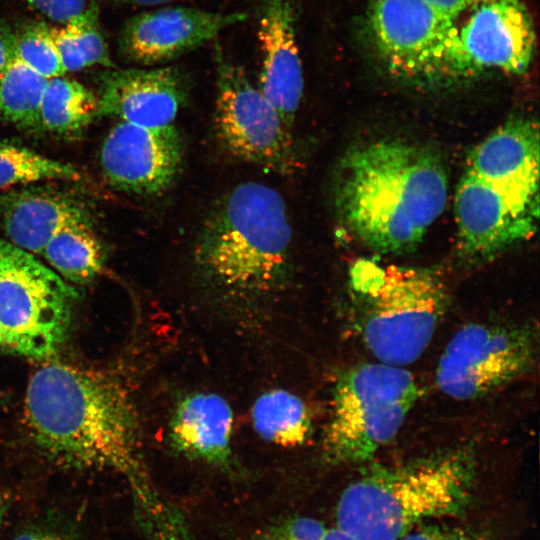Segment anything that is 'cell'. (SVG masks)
<instances>
[{
	"mask_svg": "<svg viewBox=\"0 0 540 540\" xmlns=\"http://www.w3.org/2000/svg\"><path fill=\"white\" fill-rule=\"evenodd\" d=\"M24 406L33 439L52 461L116 471L140 499L148 496L135 407L116 379L71 364L46 363L31 376Z\"/></svg>",
	"mask_w": 540,
	"mask_h": 540,
	"instance_id": "6da1fadb",
	"label": "cell"
},
{
	"mask_svg": "<svg viewBox=\"0 0 540 540\" xmlns=\"http://www.w3.org/2000/svg\"><path fill=\"white\" fill-rule=\"evenodd\" d=\"M448 177L432 148L379 139L350 148L340 159L334 206L342 225L382 254L412 251L445 209Z\"/></svg>",
	"mask_w": 540,
	"mask_h": 540,
	"instance_id": "7a4b0ae2",
	"label": "cell"
},
{
	"mask_svg": "<svg viewBox=\"0 0 540 540\" xmlns=\"http://www.w3.org/2000/svg\"><path fill=\"white\" fill-rule=\"evenodd\" d=\"M192 260L203 282L226 296L282 290L292 276L293 232L281 194L260 182L235 186L205 218Z\"/></svg>",
	"mask_w": 540,
	"mask_h": 540,
	"instance_id": "3957f363",
	"label": "cell"
},
{
	"mask_svg": "<svg viewBox=\"0 0 540 540\" xmlns=\"http://www.w3.org/2000/svg\"><path fill=\"white\" fill-rule=\"evenodd\" d=\"M475 480L467 448L370 466L341 494L337 527L356 540H400L420 525L462 515Z\"/></svg>",
	"mask_w": 540,
	"mask_h": 540,
	"instance_id": "277c9868",
	"label": "cell"
},
{
	"mask_svg": "<svg viewBox=\"0 0 540 540\" xmlns=\"http://www.w3.org/2000/svg\"><path fill=\"white\" fill-rule=\"evenodd\" d=\"M350 286L363 307L361 334L381 363L404 367L429 346L448 305L444 282L431 269L356 261Z\"/></svg>",
	"mask_w": 540,
	"mask_h": 540,
	"instance_id": "5b68a950",
	"label": "cell"
},
{
	"mask_svg": "<svg viewBox=\"0 0 540 540\" xmlns=\"http://www.w3.org/2000/svg\"><path fill=\"white\" fill-rule=\"evenodd\" d=\"M420 393L414 376L400 366L365 363L344 371L333 388L325 458L334 464L371 460L397 435Z\"/></svg>",
	"mask_w": 540,
	"mask_h": 540,
	"instance_id": "8992f818",
	"label": "cell"
},
{
	"mask_svg": "<svg viewBox=\"0 0 540 540\" xmlns=\"http://www.w3.org/2000/svg\"><path fill=\"white\" fill-rule=\"evenodd\" d=\"M533 19L522 0H489L454 22L420 87H448L491 73L521 74L535 48Z\"/></svg>",
	"mask_w": 540,
	"mask_h": 540,
	"instance_id": "52a82bcc",
	"label": "cell"
},
{
	"mask_svg": "<svg viewBox=\"0 0 540 540\" xmlns=\"http://www.w3.org/2000/svg\"><path fill=\"white\" fill-rule=\"evenodd\" d=\"M78 294L32 254L0 238V332L19 355L50 357L66 339Z\"/></svg>",
	"mask_w": 540,
	"mask_h": 540,
	"instance_id": "ba28073f",
	"label": "cell"
},
{
	"mask_svg": "<svg viewBox=\"0 0 540 540\" xmlns=\"http://www.w3.org/2000/svg\"><path fill=\"white\" fill-rule=\"evenodd\" d=\"M214 124L221 145L235 158L280 175L296 166L291 130L244 70L216 44Z\"/></svg>",
	"mask_w": 540,
	"mask_h": 540,
	"instance_id": "9c48e42d",
	"label": "cell"
},
{
	"mask_svg": "<svg viewBox=\"0 0 540 540\" xmlns=\"http://www.w3.org/2000/svg\"><path fill=\"white\" fill-rule=\"evenodd\" d=\"M536 356L533 326L468 324L445 347L436 369V384L453 399H478L525 375Z\"/></svg>",
	"mask_w": 540,
	"mask_h": 540,
	"instance_id": "30bf717a",
	"label": "cell"
},
{
	"mask_svg": "<svg viewBox=\"0 0 540 540\" xmlns=\"http://www.w3.org/2000/svg\"><path fill=\"white\" fill-rule=\"evenodd\" d=\"M454 207L460 252L467 259L484 261L536 231L539 185L494 183L465 171Z\"/></svg>",
	"mask_w": 540,
	"mask_h": 540,
	"instance_id": "8fae6325",
	"label": "cell"
},
{
	"mask_svg": "<svg viewBox=\"0 0 540 540\" xmlns=\"http://www.w3.org/2000/svg\"><path fill=\"white\" fill-rule=\"evenodd\" d=\"M456 19L427 0H373L368 27L390 74L419 85L437 59Z\"/></svg>",
	"mask_w": 540,
	"mask_h": 540,
	"instance_id": "7c38bea8",
	"label": "cell"
},
{
	"mask_svg": "<svg viewBox=\"0 0 540 540\" xmlns=\"http://www.w3.org/2000/svg\"><path fill=\"white\" fill-rule=\"evenodd\" d=\"M183 155L182 137L173 124L143 127L120 121L103 140L100 164L115 189L157 196L178 178Z\"/></svg>",
	"mask_w": 540,
	"mask_h": 540,
	"instance_id": "4fadbf2b",
	"label": "cell"
},
{
	"mask_svg": "<svg viewBox=\"0 0 540 540\" xmlns=\"http://www.w3.org/2000/svg\"><path fill=\"white\" fill-rule=\"evenodd\" d=\"M246 18L244 12L218 13L181 6L146 11L125 23L120 51L129 61L142 65L170 62Z\"/></svg>",
	"mask_w": 540,
	"mask_h": 540,
	"instance_id": "5bb4252c",
	"label": "cell"
},
{
	"mask_svg": "<svg viewBox=\"0 0 540 540\" xmlns=\"http://www.w3.org/2000/svg\"><path fill=\"white\" fill-rule=\"evenodd\" d=\"M187 97L188 80L178 67L117 69L102 77L98 116L161 127L172 124Z\"/></svg>",
	"mask_w": 540,
	"mask_h": 540,
	"instance_id": "9a60e30c",
	"label": "cell"
},
{
	"mask_svg": "<svg viewBox=\"0 0 540 540\" xmlns=\"http://www.w3.org/2000/svg\"><path fill=\"white\" fill-rule=\"evenodd\" d=\"M296 0H261L258 37L262 66L258 89L292 129L302 99L304 78L297 43Z\"/></svg>",
	"mask_w": 540,
	"mask_h": 540,
	"instance_id": "2e32d148",
	"label": "cell"
},
{
	"mask_svg": "<svg viewBox=\"0 0 540 540\" xmlns=\"http://www.w3.org/2000/svg\"><path fill=\"white\" fill-rule=\"evenodd\" d=\"M82 221H90L83 203L57 189L29 186L0 193V227L8 242L30 254H41L59 230Z\"/></svg>",
	"mask_w": 540,
	"mask_h": 540,
	"instance_id": "e0dca14e",
	"label": "cell"
},
{
	"mask_svg": "<svg viewBox=\"0 0 540 540\" xmlns=\"http://www.w3.org/2000/svg\"><path fill=\"white\" fill-rule=\"evenodd\" d=\"M234 414L217 393L193 392L176 404L169 423V440L179 454L219 468L234 464Z\"/></svg>",
	"mask_w": 540,
	"mask_h": 540,
	"instance_id": "ac0fdd59",
	"label": "cell"
},
{
	"mask_svg": "<svg viewBox=\"0 0 540 540\" xmlns=\"http://www.w3.org/2000/svg\"><path fill=\"white\" fill-rule=\"evenodd\" d=\"M539 139L537 122L509 119L474 147L465 171L494 183L539 185Z\"/></svg>",
	"mask_w": 540,
	"mask_h": 540,
	"instance_id": "d6986e66",
	"label": "cell"
},
{
	"mask_svg": "<svg viewBox=\"0 0 540 540\" xmlns=\"http://www.w3.org/2000/svg\"><path fill=\"white\" fill-rule=\"evenodd\" d=\"M68 283L85 285L102 271L105 254L91 221L65 226L45 245L41 254Z\"/></svg>",
	"mask_w": 540,
	"mask_h": 540,
	"instance_id": "ffe728a7",
	"label": "cell"
},
{
	"mask_svg": "<svg viewBox=\"0 0 540 540\" xmlns=\"http://www.w3.org/2000/svg\"><path fill=\"white\" fill-rule=\"evenodd\" d=\"M251 419L265 441L285 448L303 445L310 437L312 420L305 402L285 389H271L253 403Z\"/></svg>",
	"mask_w": 540,
	"mask_h": 540,
	"instance_id": "44dd1931",
	"label": "cell"
},
{
	"mask_svg": "<svg viewBox=\"0 0 540 540\" xmlns=\"http://www.w3.org/2000/svg\"><path fill=\"white\" fill-rule=\"evenodd\" d=\"M98 116V98L81 83L48 79L40 107L42 130L62 136L81 133Z\"/></svg>",
	"mask_w": 540,
	"mask_h": 540,
	"instance_id": "7402d4cb",
	"label": "cell"
},
{
	"mask_svg": "<svg viewBox=\"0 0 540 540\" xmlns=\"http://www.w3.org/2000/svg\"><path fill=\"white\" fill-rule=\"evenodd\" d=\"M94 2L62 26L50 27L64 71H79L97 64L110 66L108 46L101 32Z\"/></svg>",
	"mask_w": 540,
	"mask_h": 540,
	"instance_id": "603a6c76",
	"label": "cell"
},
{
	"mask_svg": "<svg viewBox=\"0 0 540 540\" xmlns=\"http://www.w3.org/2000/svg\"><path fill=\"white\" fill-rule=\"evenodd\" d=\"M47 82L14 55L0 81V117L19 129L41 131L40 107Z\"/></svg>",
	"mask_w": 540,
	"mask_h": 540,
	"instance_id": "cb8c5ba5",
	"label": "cell"
},
{
	"mask_svg": "<svg viewBox=\"0 0 540 540\" xmlns=\"http://www.w3.org/2000/svg\"><path fill=\"white\" fill-rule=\"evenodd\" d=\"M82 174L71 164L25 146L0 141V190L44 181H77Z\"/></svg>",
	"mask_w": 540,
	"mask_h": 540,
	"instance_id": "d4e9b609",
	"label": "cell"
},
{
	"mask_svg": "<svg viewBox=\"0 0 540 540\" xmlns=\"http://www.w3.org/2000/svg\"><path fill=\"white\" fill-rule=\"evenodd\" d=\"M12 38L14 55L40 75L51 79L65 73L50 27L45 23L29 22Z\"/></svg>",
	"mask_w": 540,
	"mask_h": 540,
	"instance_id": "484cf974",
	"label": "cell"
},
{
	"mask_svg": "<svg viewBox=\"0 0 540 540\" xmlns=\"http://www.w3.org/2000/svg\"><path fill=\"white\" fill-rule=\"evenodd\" d=\"M400 540H488L482 533L467 526L443 520L425 523Z\"/></svg>",
	"mask_w": 540,
	"mask_h": 540,
	"instance_id": "4316f807",
	"label": "cell"
},
{
	"mask_svg": "<svg viewBox=\"0 0 540 540\" xmlns=\"http://www.w3.org/2000/svg\"><path fill=\"white\" fill-rule=\"evenodd\" d=\"M326 529L316 519L297 518L276 528L268 540H321Z\"/></svg>",
	"mask_w": 540,
	"mask_h": 540,
	"instance_id": "83f0119b",
	"label": "cell"
},
{
	"mask_svg": "<svg viewBox=\"0 0 540 540\" xmlns=\"http://www.w3.org/2000/svg\"><path fill=\"white\" fill-rule=\"evenodd\" d=\"M50 20L66 23L79 15L89 4L88 0H24Z\"/></svg>",
	"mask_w": 540,
	"mask_h": 540,
	"instance_id": "f1b7e54d",
	"label": "cell"
},
{
	"mask_svg": "<svg viewBox=\"0 0 540 540\" xmlns=\"http://www.w3.org/2000/svg\"><path fill=\"white\" fill-rule=\"evenodd\" d=\"M442 13L457 19L470 8L489 0H427Z\"/></svg>",
	"mask_w": 540,
	"mask_h": 540,
	"instance_id": "f546056e",
	"label": "cell"
},
{
	"mask_svg": "<svg viewBox=\"0 0 540 540\" xmlns=\"http://www.w3.org/2000/svg\"><path fill=\"white\" fill-rule=\"evenodd\" d=\"M14 57L12 35L0 32V81Z\"/></svg>",
	"mask_w": 540,
	"mask_h": 540,
	"instance_id": "4dcf8cb0",
	"label": "cell"
},
{
	"mask_svg": "<svg viewBox=\"0 0 540 540\" xmlns=\"http://www.w3.org/2000/svg\"><path fill=\"white\" fill-rule=\"evenodd\" d=\"M13 540H67L62 536L44 530H28L17 535Z\"/></svg>",
	"mask_w": 540,
	"mask_h": 540,
	"instance_id": "1f68e13d",
	"label": "cell"
},
{
	"mask_svg": "<svg viewBox=\"0 0 540 540\" xmlns=\"http://www.w3.org/2000/svg\"><path fill=\"white\" fill-rule=\"evenodd\" d=\"M321 540H356L340 528H327Z\"/></svg>",
	"mask_w": 540,
	"mask_h": 540,
	"instance_id": "d6a6232c",
	"label": "cell"
},
{
	"mask_svg": "<svg viewBox=\"0 0 540 540\" xmlns=\"http://www.w3.org/2000/svg\"><path fill=\"white\" fill-rule=\"evenodd\" d=\"M121 4L139 5V6H154L163 3H168L175 0H115Z\"/></svg>",
	"mask_w": 540,
	"mask_h": 540,
	"instance_id": "836d02e7",
	"label": "cell"
},
{
	"mask_svg": "<svg viewBox=\"0 0 540 540\" xmlns=\"http://www.w3.org/2000/svg\"><path fill=\"white\" fill-rule=\"evenodd\" d=\"M6 510H7V503L4 497L0 494V519L4 518Z\"/></svg>",
	"mask_w": 540,
	"mask_h": 540,
	"instance_id": "e575fe53",
	"label": "cell"
},
{
	"mask_svg": "<svg viewBox=\"0 0 540 540\" xmlns=\"http://www.w3.org/2000/svg\"><path fill=\"white\" fill-rule=\"evenodd\" d=\"M0 347H4L3 338L0 332Z\"/></svg>",
	"mask_w": 540,
	"mask_h": 540,
	"instance_id": "d590c367",
	"label": "cell"
},
{
	"mask_svg": "<svg viewBox=\"0 0 540 540\" xmlns=\"http://www.w3.org/2000/svg\"><path fill=\"white\" fill-rule=\"evenodd\" d=\"M3 400H4V398L2 396H0V406L3 404Z\"/></svg>",
	"mask_w": 540,
	"mask_h": 540,
	"instance_id": "8d00e7d4",
	"label": "cell"
},
{
	"mask_svg": "<svg viewBox=\"0 0 540 540\" xmlns=\"http://www.w3.org/2000/svg\"><path fill=\"white\" fill-rule=\"evenodd\" d=\"M2 520H3V519H0V526H1Z\"/></svg>",
	"mask_w": 540,
	"mask_h": 540,
	"instance_id": "74e56055",
	"label": "cell"
}]
</instances>
